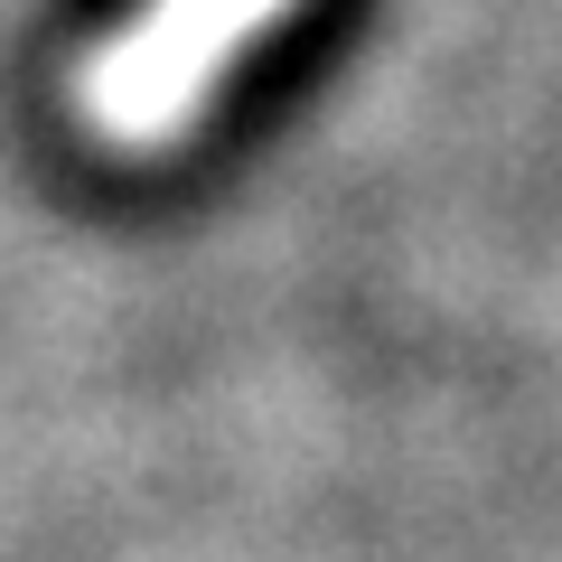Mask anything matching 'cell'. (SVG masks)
<instances>
[{
	"label": "cell",
	"instance_id": "obj_1",
	"mask_svg": "<svg viewBox=\"0 0 562 562\" xmlns=\"http://www.w3.org/2000/svg\"><path fill=\"white\" fill-rule=\"evenodd\" d=\"M281 0H150L132 29L94 57L85 76V113L113 140H169L206 103L216 66L272 20Z\"/></svg>",
	"mask_w": 562,
	"mask_h": 562
}]
</instances>
